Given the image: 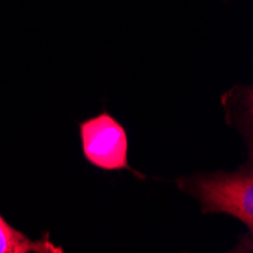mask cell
<instances>
[{
    "label": "cell",
    "instance_id": "cell-1",
    "mask_svg": "<svg viewBox=\"0 0 253 253\" xmlns=\"http://www.w3.org/2000/svg\"><path fill=\"white\" fill-rule=\"evenodd\" d=\"M176 185L191 194L202 214H226L253 229V167L252 163L240 166L235 171L180 176Z\"/></svg>",
    "mask_w": 253,
    "mask_h": 253
},
{
    "label": "cell",
    "instance_id": "cell-2",
    "mask_svg": "<svg viewBox=\"0 0 253 253\" xmlns=\"http://www.w3.org/2000/svg\"><path fill=\"white\" fill-rule=\"evenodd\" d=\"M84 158L103 171L127 170L138 179L146 176L129 166V140L123 125L108 112H100L79 125Z\"/></svg>",
    "mask_w": 253,
    "mask_h": 253
},
{
    "label": "cell",
    "instance_id": "cell-3",
    "mask_svg": "<svg viewBox=\"0 0 253 253\" xmlns=\"http://www.w3.org/2000/svg\"><path fill=\"white\" fill-rule=\"evenodd\" d=\"M65 250L52 243L50 235L44 234L38 240L20 232L0 214V253H64Z\"/></svg>",
    "mask_w": 253,
    "mask_h": 253
}]
</instances>
